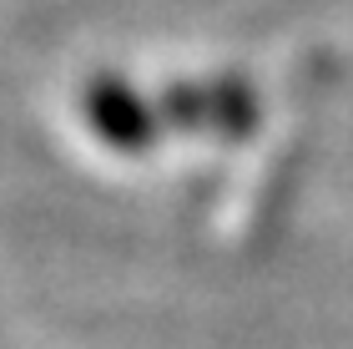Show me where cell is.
Here are the masks:
<instances>
[{
	"label": "cell",
	"instance_id": "obj_1",
	"mask_svg": "<svg viewBox=\"0 0 353 349\" xmlns=\"http://www.w3.org/2000/svg\"><path fill=\"white\" fill-rule=\"evenodd\" d=\"M86 122L101 132L111 147H147L152 142V117L121 82H96L86 91Z\"/></svg>",
	"mask_w": 353,
	"mask_h": 349
}]
</instances>
